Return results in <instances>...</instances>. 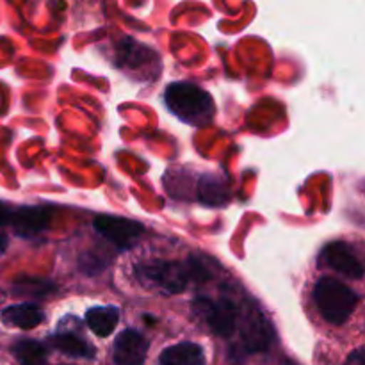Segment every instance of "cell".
<instances>
[{
	"label": "cell",
	"instance_id": "obj_10",
	"mask_svg": "<svg viewBox=\"0 0 365 365\" xmlns=\"http://www.w3.org/2000/svg\"><path fill=\"white\" fill-rule=\"evenodd\" d=\"M242 341H245L248 351H264L271 344V328L266 317L257 310H250L241 328Z\"/></svg>",
	"mask_w": 365,
	"mask_h": 365
},
{
	"label": "cell",
	"instance_id": "obj_14",
	"mask_svg": "<svg viewBox=\"0 0 365 365\" xmlns=\"http://www.w3.org/2000/svg\"><path fill=\"white\" fill-rule=\"evenodd\" d=\"M120 310L116 307H93L86 312V324L98 337H109L118 327Z\"/></svg>",
	"mask_w": 365,
	"mask_h": 365
},
{
	"label": "cell",
	"instance_id": "obj_8",
	"mask_svg": "<svg viewBox=\"0 0 365 365\" xmlns=\"http://www.w3.org/2000/svg\"><path fill=\"white\" fill-rule=\"evenodd\" d=\"M148 341L135 330H125L116 337L113 356L116 365H143L148 355Z\"/></svg>",
	"mask_w": 365,
	"mask_h": 365
},
{
	"label": "cell",
	"instance_id": "obj_21",
	"mask_svg": "<svg viewBox=\"0 0 365 365\" xmlns=\"http://www.w3.org/2000/svg\"><path fill=\"white\" fill-rule=\"evenodd\" d=\"M4 299H6V292H4V291H0V303H2Z\"/></svg>",
	"mask_w": 365,
	"mask_h": 365
},
{
	"label": "cell",
	"instance_id": "obj_1",
	"mask_svg": "<svg viewBox=\"0 0 365 365\" xmlns=\"http://www.w3.org/2000/svg\"><path fill=\"white\" fill-rule=\"evenodd\" d=\"M164 106L180 121L198 128L212 123L216 113L212 96L192 82H171L164 89Z\"/></svg>",
	"mask_w": 365,
	"mask_h": 365
},
{
	"label": "cell",
	"instance_id": "obj_2",
	"mask_svg": "<svg viewBox=\"0 0 365 365\" xmlns=\"http://www.w3.org/2000/svg\"><path fill=\"white\" fill-rule=\"evenodd\" d=\"M314 302L321 316L330 324L341 327L355 312L359 305V296L353 289L335 278H321L314 287Z\"/></svg>",
	"mask_w": 365,
	"mask_h": 365
},
{
	"label": "cell",
	"instance_id": "obj_15",
	"mask_svg": "<svg viewBox=\"0 0 365 365\" xmlns=\"http://www.w3.org/2000/svg\"><path fill=\"white\" fill-rule=\"evenodd\" d=\"M196 191H198V200L203 205L221 207L230 200L228 185L221 178L214 177V175H203L198 180Z\"/></svg>",
	"mask_w": 365,
	"mask_h": 365
},
{
	"label": "cell",
	"instance_id": "obj_4",
	"mask_svg": "<svg viewBox=\"0 0 365 365\" xmlns=\"http://www.w3.org/2000/svg\"><path fill=\"white\" fill-rule=\"evenodd\" d=\"M116 66L135 81H155L160 75L157 52L130 38L121 39L116 50Z\"/></svg>",
	"mask_w": 365,
	"mask_h": 365
},
{
	"label": "cell",
	"instance_id": "obj_18",
	"mask_svg": "<svg viewBox=\"0 0 365 365\" xmlns=\"http://www.w3.org/2000/svg\"><path fill=\"white\" fill-rule=\"evenodd\" d=\"M346 365H365V353L364 348H356L346 360Z\"/></svg>",
	"mask_w": 365,
	"mask_h": 365
},
{
	"label": "cell",
	"instance_id": "obj_11",
	"mask_svg": "<svg viewBox=\"0 0 365 365\" xmlns=\"http://www.w3.org/2000/svg\"><path fill=\"white\" fill-rule=\"evenodd\" d=\"M0 319L6 327L20 328V330H32L39 327L46 319L45 312L34 303H18L11 305L0 312Z\"/></svg>",
	"mask_w": 365,
	"mask_h": 365
},
{
	"label": "cell",
	"instance_id": "obj_22",
	"mask_svg": "<svg viewBox=\"0 0 365 365\" xmlns=\"http://www.w3.org/2000/svg\"><path fill=\"white\" fill-rule=\"evenodd\" d=\"M287 365H292V364H287Z\"/></svg>",
	"mask_w": 365,
	"mask_h": 365
},
{
	"label": "cell",
	"instance_id": "obj_6",
	"mask_svg": "<svg viewBox=\"0 0 365 365\" xmlns=\"http://www.w3.org/2000/svg\"><path fill=\"white\" fill-rule=\"evenodd\" d=\"M93 228H95L96 234L102 235L106 241L116 246L118 250L134 248L145 234V227L138 221L118 216H103V214L95 217Z\"/></svg>",
	"mask_w": 365,
	"mask_h": 365
},
{
	"label": "cell",
	"instance_id": "obj_12",
	"mask_svg": "<svg viewBox=\"0 0 365 365\" xmlns=\"http://www.w3.org/2000/svg\"><path fill=\"white\" fill-rule=\"evenodd\" d=\"M48 344L57 351L73 356V359H93L96 353V349L84 337L77 335L75 331L64 330V328H59L57 334L48 339Z\"/></svg>",
	"mask_w": 365,
	"mask_h": 365
},
{
	"label": "cell",
	"instance_id": "obj_16",
	"mask_svg": "<svg viewBox=\"0 0 365 365\" xmlns=\"http://www.w3.org/2000/svg\"><path fill=\"white\" fill-rule=\"evenodd\" d=\"M11 351L20 365H46V360H48L46 346L32 339H20L14 342Z\"/></svg>",
	"mask_w": 365,
	"mask_h": 365
},
{
	"label": "cell",
	"instance_id": "obj_20",
	"mask_svg": "<svg viewBox=\"0 0 365 365\" xmlns=\"http://www.w3.org/2000/svg\"><path fill=\"white\" fill-rule=\"evenodd\" d=\"M7 242H9V241H7V235L4 234L2 230H0V255H2V253L6 252V248H7Z\"/></svg>",
	"mask_w": 365,
	"mask_h": 365
},
{
	"label": "cell",
	"instance_id": "obj_9",
	"mask_svg": "<svg viewBox=\"0 0 365 365\" xmlns=\"http://www.w3.org/2000/svg\"><path fill=\"white\" fill-rule=\"evenodd\" d=\"M50 221V209L46 207H18L11 214L9 227L18 237L31 239L41 234Z\"/></svg>",
	"mask_w": 365,
	"mask_h": 365
},
{
	"label": "cell",
	"instance_id": "obj_5",
	"mask_svg": "<svg viewBox=\"0 0 365 365\" xmlns=\"http://www.w3.org/2000/svg\"><path fill=\"white\" fill-rule=\"evenodd\" d=\"M192 310L202 316L210 330L220 337H230L237 328V309L227 298L212 302V299L200 296L192 302Z\"/></svg>",
	"mask_w": 365,
	"mask_h": 365
},
{
	"label": "cell",
	"instance_id": "obj_3",
	"mask_svg": "<svg viewBox=\"0 0 365 365\" xmlns=\"http://www.w3.org/2000/svg\"><path fill=\"white\" fill-rule=\"evenodd\" d=\"M135 274H138L143 285H148V287L155 289V291L168 296L184 292L189 280H191L187 262L182 264L155 260V262L135 267Z\"/></svg>",
	"mask_w": 365,
	"mask_h": 365
},
{
	"label": "cell",
	"instance_id": "obj_17",
	"mask_svg": "<svg viewBox=\"0 0 365 365\" xmlns=\"http://www.w3.org/2000/svg\"><path fill=\"white\" fill-rule=\"evenodd\" d=\"M50 291H53V284L43 280H24L14 285V294L31 298H45Z\"/></svg>",
	"mask_w": 365,
	"mask_h": 365
},
{
	"label": "cell",
	"instance_id": "obj_7",
	"mask_svg": "<svg viewBox=\"0 0 365 365\" xmlns=\"http://www.w3.org/2000/svg\"><path fill=\"white\" fill-rule=\"evenodd\" d=\"M319 266L330 267V269L346 274L349 278L364 277L362 262L355 255L351 246L342 241H335L324 246L319 255Z\"/></svg>",
	"mask_w": 365,
	"mask_h": 365
},
{
	"label": "cell",
	"instance_id": "obj_19",
	"mask_svg": "<svg viewBox=\"0 0 365 365\" xmlns=\"http://www.w3.org/2000/svg\"><path fill=\"white\" fill-rule=\"evenodd\" d=\"M11 214H13V207L0 202V227H9Z\"/></svg>",
	"mask_w": 365,
	"mask_h": 365
},
{
	"label": "cell",
	"instance_id": "obj_13",
	"mask_svg": "<svg viewBox=\"0 0 365 365\" xmlns=\"http://www.w3.org/2000/svg\"><path fill=\"white\" fill-rule=\"evenodd\" d=\"M160 365H205V353L195 342H180L160 353Z\"/></svg>",
	"mask_w": 365,
	"mask_h": 365
}]
</instances>
